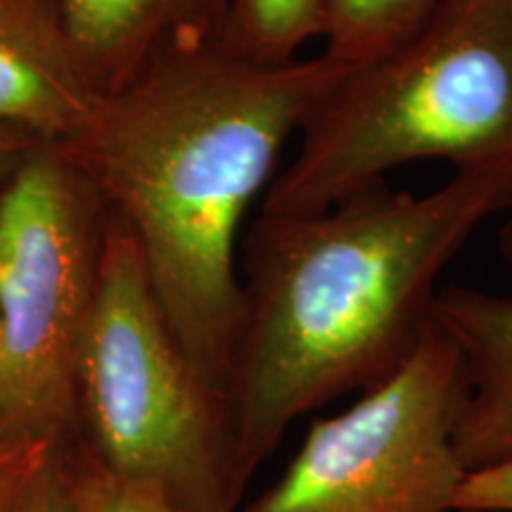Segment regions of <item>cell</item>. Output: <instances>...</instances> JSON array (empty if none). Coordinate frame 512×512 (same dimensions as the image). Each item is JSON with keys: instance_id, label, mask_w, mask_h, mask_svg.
<instances>
[{"instance_id": "obj_11", "label": "cell", "mask_w": 512, "mask_h": 512, "mask_svg": "<svg viewBox=\"0 0 512 512\" xmlns=\"http://www.w3.org/2000/svg\"><path fill=\"white\" fill-rule=\"evenodd\" d=\"M325 0H228L223 46L256 64H287L323 36Z\"/></svg>"}, {"instance_id": "obj_5", "label": "cell", "mask_w": 512, "mask_h": 512, "mask_svg": "<svg viewBox=\"0 0 512 512\" xmlns=\"http://www.w3.org/2000/svg\"><path fill=\"white\" fill-rule=\"evenodd\" d=\"M110 221L50 140L0 183V434L76 439V366Z\"/></svg>"}, {"instance_id": "obj_13", "label": "cell", "mask_w": 512, "mask_h": 512, "mask_svg": "<svg viewBox=\"0 0 512 512\" xmlns=\"http://www.w3.org/2000/svg\"><path fill=\"white\" fill-rule=\"evenodd\" d=\"M57 444L64 441L0 434V512H27L36 479Z\"/></svg>"}, {"instance_id": "obj_10", "label": "cell", "mask_w": 512, "mask_h": 512, "mask_svg": "<svg viewBox=\"0 0 512 512\" xmlns=\"http://www.w3.org/2000/svg\"><path fill=\"white\" fill-rule=\"evenodd\" d=\"M441 0H325L323 50L339 67H363L406 43Z\"/></svg>"}, {"instance_id": "obj_1", "label": "cell", "mask_w": 512, "mask_h": 512, "mask_svg": "<svg viewBox=\"0 0 512 512\" xmlns=\"http://www.w3.org/2000/svg\"><path fill=\"white\" fill-rule=\"evenodd\" d=\"M347 67L256 64L223 41L171 48L57 143L136 238L166 323L228 403L242 323L240 228L283 147Z\"/></svg>"}, {"instance_id": "obj_14", "label": "cell", "mask_w": 512, "mask_h": 512, "mask_svg": "<svg viewBox=\"0 0 512 512\" xmlns=\"http://www.w3.org/2000/svg\"><path fill=\"white\" fill-rule=\"evenodd\" d=\"M456 512H512V460L467 472L456 496Z\"/></svg>"}, {"instance_id": "obj_12", "label": "cell", "mask_w": 512, "mask_h": 512, "mask_svg": "<svg viewBox=\"0 0 512 512\" xmlns=\"http://www.w3.org/2000/svg\"><path fill=\"white\" fill-rule=\"evenodd\" d=\"M67 467L74 512H176L107 475L79 439L67 446Z\"/></svg>"}, {"instance_id": "obj_3", "label": "cell", "mask_w": 512, "mask_h": 512, "mask_svg": "<svg viewBox=\"0 0 512 512\" xmlns=\"http://www.w3.org/2000/svg\"><path fill=\"white\" fill-rule=\"evenodd\" d=\"M425 159L512 176V0H441L406 43L347 69L306 114L259 214L323 211Z\"/></svg>"}, {"instance_id": "obj_7", "label": "cell", "mask_w": 512, "mask_h": 512, "mask_svg": "<svg viewBox=\"0 0 512 512\" xmlns=\"http://www.w3.org/2000/svg\"><path fill=\"white\" fill-rule=\"evenodd\" d=\"M98 98L60 0H0V126L62 143Z\"/></svg>"}, {"instance_id": "obj_2", "label": "cell", "mask_w": 512, "mask_h": 512, "mask_svg": "<svg viewBox=\"0 0 512 512\" xmlns=\"http://www.w3.org/2000/svg\"><path fill=\"white\" fill-rule=\"evenodd\" d=\"M510 207V174L453 171L425 195L382 181L313 214L256 216L228 384L240 498L294 420L403 366L432 320L441 271Z\"/></svg>"}, {"instance_id": "obj_8", "label": "cell", "mask_w": 512, "mask_h": 512, "mask_svg": "<svg viewBox=\"0 0 512 512\" xmlns=\"http://www.w3.org/2000/svg\"><path fill=\"white\" fill-rule=\"evenodd\" d=\"M432 320L456 344L467 377V399L456 430L465 472L512 460V297L439 287Z\"/></svg>"}, {"instance_id": "obj_15", "label": "cell", "mask_w": 512, "mask_h": 512, "mask_svg": "<svg viewBox=\"0 0 512 512\" xmlns=\"http://www.w3.org/2000/svg\"><path fill=\"white\" fill-rule=\"evenodd\" d=\"M72 441L57 444L38 475L31 491L27 512H74L72 489H69L67 446Z\"/></svg>"}, {"instance_id": "obj_9", "label": "cell", "mask_w": 512, "mask_h": 512, "mask_svg": "<svg viewBox=\"0 0 512 512\" xmlns=\"http://www.w3.org/2000/svg\"><path fill=\"white\" fill-rule=\"evenodd\" d=\"M98 95L117 93L171 48L223 41L228 0H60Z\"/></svg>"}, {"instance_id": "obj_6", "label": "cell", "mask_w": 512, "mask_h": 512, "mask_svg": "<svg viewBox=\"0 0 512 512\" xmlns=\"http://www.w3.org/2000/svg\"><path fill=\"white\" fill-rule=\"evenodd\" d=\"M463 358L430 320L403 366L311 425L283 477L238 512H456Z\"/></svg>"}, {"instance_id": "obj_17", "label": "cell", "mask_w": 512, "mask_h": 512, "mask_svg": "<svg viewBox=\"0 0 512 512\" xmlns=\"http://www.w3.org/2000/svg\"><path fill=\"white\" fill-rule=\"evenodd\" d=\"M498 252H501L505 264L512 266V216L498 230Z\"/></svg>"}, {"instance_id": "obj_4", "label": "cell", "mask_w": 512, "mask_h": 512, "mask_svg": "<svg viewBox=\"0 0 512 512\" xmlns=\"http://www.w3.org/2000/svg\"><path fill=\"white\" fill-rule=\"evenodd\" d=\"M76 439L107 475L176 512H238L228 403L159 309L117 214L76 366Z\"/></svg>"}, {"instance_id": "obj_16", "label": "cell", "mask_w": 512, "mask_h": 512, "mask_svg": "<svg viewBox=\"0 0 512 512\" xmlns=\"http://www.w3.org/2000/svg\"><path fill=\"white\" fill-rule=\"evenodd\" d=\"M38 143H41V138L24 131V128L0 126V183L15 174Z\"/></svg>"}]
</instances>
